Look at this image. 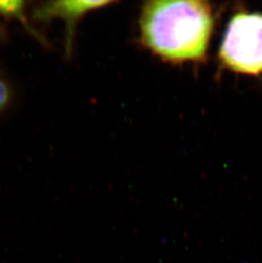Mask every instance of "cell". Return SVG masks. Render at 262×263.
Wrapping results in <instances>:
<instances>
[{"label": "cell", "mask_w": 262, "mask_h": 263, "mask_svg": "<svg viewBox=\"0 0 262 263\" xmlns=\"http://www.w3.org/2000/svg\"><path fill=\"white\" fill-rule=\"evenodd\" d=\"M23 8V1H16V0L0 1V12L7 16L22 17Z\"/></svg>", "instance_id": "cell-4"}, {"label": "cell", "mask_w": 262, "mask_h": 263, "mask_svg": "<svg viewBox=\"0 0 262 263\" xmlns=\"http://www.w3.org/2000/svg\"><path fill=\"white\" fill-rule=\"evenodd\" d=\"M219 57L233 72L262 73V14L240 12L234 15L226 30Z\"/></svg>", "instance_id": "cell-2"}, {"label": "cell", "mask_w": 262, "mask_h": 263, "mask_svg": "<svg viewBox=\"0 0 262 263\" xmlns=\"http://www.w3.org/2000/svg\"><path fill=\"white\" fill-rule=\"evenodd\" d=\"M146 47L165 61L205 58L213 29L212 10L204 1H150L140 18Z\"/></svg>", "instance_id": "cell-1"}, {"label": "cell", "mask_w": 262, "mask_h": 263, "mask_svg": "<svg viewBox=\"0 0 262 263\" xmlns=\"http://www.w3.org/2000/svg\"><path fill=\"white\" fill-rule=\"evenodd\" d=\"M106 4H109V2L49 3L39 10L38 15H40L41 18H50V16L59 15L67 19H75L83 13Z\"/></svg>", "instance_id": "cell-3"}, {"label": "cell", "mask_w": 262, "mask_h": 263, "mask_svg": "<svg viewBox=\"0 0 262 263\" xmlns=\"http://www.w3.org/2000/svg\"><path fill=\"white\" fill-rule=\"evenodd\" d=\"M9 98V91L5 83L0 80V109L7 103Z\"/></svg>", "instance_id": "cell-5"}]
</instances>
